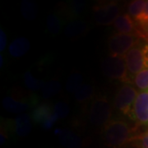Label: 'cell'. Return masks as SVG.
I'll list each match as a JSON object with an SVG mask.
<instances>
[{"instance_id":"52a82bcc","label":"cell","mask_w":148,"mask_h":148,"mask_svg":"<svg viewBox=\"0 0 148 148\" xmlns=\"http://www.w3.org/2000/svg\"><path fill=\"white\" fill-rule=\"evenodd\" d=\"M120 7L118 2H102L93 7L94 21L100 26L113 24L120 14Z\"/></svg>"},{"instance_id":"83f0119b","label":"cell","mask_w":148,"mask_h":148,"mask_svg":"<svg viewBox=\"0 0 148 148\" xmlns=\"http://www.w3.org/2000/svg\"><path fill=\"white\" fill-rule=\"evenodd\" d=\"M138 35L140 38H143L145 42L148 43V24L138 25Z\"/></svg>"},{"instance_id":"9a60e30c","label":"cell","mask_w":148,"mask_h":148,"mask_svg":"<svg viewBox=\"0 0 148 148\" xmlns=\"http://www.w3.org/2000/svg\"><path fill=\"white\" fill-rule=\"evenodd\" d=\"M31 49L29 40L24 36L14 39L8 46V53L12 58L23 57Z\"/></svg>"},{"instance_id":"7402d4cb","label":"cell","mask_w":148,"mask_h":148,"mask_svg":"<svg viewBox=\"0 0 148 148\" xmlns=\"http://www.w3.org/2000/svg\"><path fill=\"white\" fill-rule=\"evenodd\" d=\"M145 4H146L145 0H133L130 2L129 5L127 7V14L134 21H137L139 16L143 13Z\"/></svg>"},{"instance_id":"5bb4252c","label":"cell","mask_w":148,"mask_h":148,"mask_svg":"<svg viewBox=\"0 0 148 148\" xmlns=\"http://www.w3.org/2000/svg\"><path fill=\"white\" fill-rule=\"evenodd\" d=\"M86 7V3L84 1H79V0L69 1L68 3L62 4V8L60 10V12L64 15V17L72 21V20H75L84 12Z\"/></svg>"},{"instance_id":"7c38bea8","label":"cell","mask_w":148,"mask_h":148,"mask_svg":"<svg viewBox=\"0 0 148 148\" xmlns=\"http://www.w3.org/2000/svg\"><path fill=\"white\" fill-rule=\"evenodd\" d=\"M89 31V25L82 19L69 21L64 29V35L70 40H76Z\"/></svg>"},{"instance_id":"6da1fadb","label":"cell","mask_w":148,"mask_h":148,"mask_svg":"<svg viewBox=\"0 0 148 148\" xmlns=\"http://www.w3.org/2000/svg\"><path fill=\"white\" fill-rule=\"evenodd\" d=\"M138 126L132 127L123 120H110L102 128V138L107 147L123 148L129 146L138 133Z\"/></svg>"},{"instance_id":"277c9868","label":"cell","mask_w":148,"mask_h":148,"mask_svg":"<svg viewBox=\"0 0 148 148\" xmlns=\"http://www.w3.org/2000/svg\"><path fill=\"white\" fill-rule=\"evenodd\" d=\"M101 70L106 77L111 79L119 80L125 84H131L124 57L109 55L104 58L101 62Z\"/></svg>"},{"instance_id":"603a6c76","label":"cell","mask_w":148,"mask_h":148,"mask_svg":"<svg viewBox=\"0 0 148 148\" xmlns=\"http://www.w3.org/2000/svg\"><path fill=\"white\" fill-rule=\"evenodd\" d=\"M23 79H24V83L26 85V86L29 90H33V91L41 90L43 86L45 84V82H43L42 80L36 78L30 71H27L24 73Z\"/></svg>"},{"instance_id":"d4e9b609","label":"cell","mask_w":148,"mask_h":148,"mask_svg":"<svg viewBox=\"0 0 148 148\" xmlns=\"http://www.w3.org/2000/svg\"><path fill=\"white\" fill-rule=\"evenodd\" d=\"M70 107L65 101H59L55 102L53 106V112L59 119H64L69 115Z\"/></svg>"},{"instance_id":"9c48e42d","label":"cell","mask_w":148,"mask_h":148,"mask_svg":"<svg viewBox=\"0 0 148 148\" xmlns=\"http://www.w3.org/2000/svg\"><path fill=\"white\" fill-rule=\"evenodd\" d=\"M54 134L59 143L65 148H82L84 146V139L73 130L56 127L54 129Z\"/></svg>"},{"instance_id":"cb8c5ba5","label":"cell","mask_w":148,"mask_h":148,"mask_svg":"<svg viewBox=\"0 0 148 148\" xmlns=\"http://www.w3.org/2000/svg\"><path fill=\"white\" fill-rule=\"evenodd\" d=\"M136 88L141 91H148V69L138 73L132 81Z\"/></svg>"},{"instance_id":"7a4b0ae2","label":"cell","mask_w":148,"mask_h":148,"mask_svg":"<svg viewBox=\"0 0 148 148\" xmlns=\"http://www.w3.org/2000/svg\"><path fill=\"white\" fill-rule=\"evenodd\" d=\"M124 59L128 78L132 83L137 74L148 69V43L140 41L124 56Z\"/></svg>"},{"instance_id":"f546056e","label":"cell","mask_w":148,"mask_h":148,"mask_svg":"<svg viewBox=\"0 0 148 148\" xmlns=\"http://www.w3.org/2000/svg\"><path fill=\"white\" fill-rule=\"evenodd\" d=\"M8 139V132L5 127L1 126V133H0V143L1 145H3Z\"/></svg>"},{"instance_id":"5b68a950","label":"cell","mask_w":148,"mask_h":148,"mask_svg":"<svg viewBox=\"0 0 148 148\" xmlns=\"http://www.w3.org/2000/svg\"><path fill=\"white\" fill-rule=\"evenodd\" d=\"M138 90L132 84H123L119 90L114 101V107L124 116L131 119L133 105L138 95Z\"/></svg>"},{"instance_id":"30bf717a","label":"cell","mask_w":148,"mask_h":148,"mask_svg":"<svg viewBox=\"0 0 148 148\" xmlns=\"http://www.w3.org/2000/svg\"><path fill=\"white\" fill-rule=\"evenodd\" d=\"M37 99L32 98L30 100H16L12 95H6L3 100V106L9 113L12 114H24L32 106L37 105Z\"/></svg>"},{"instance_id":"d6986e66","label":"cell","mask_w":148,"mask_h":148,"mask_svg":"<svg viewBox=\"0 0 148 148\" xmlns=\"http://www.w3.org/2000/svg\"><path fill=\"white\" fill-rule=\"evenodd\" d=\"M94 87L89 83H83L74 93V98L78 103H84L90 100L94 95Z\"/></svg>"},{"instance_id":"4316f807","label":"cell","mask_w":148,"mask_h":148,"mask_svg":"<svg viewBox=\"0 0 148 148\" xmlns=\"http://www.w3.org/2000/svg\"><path fill=\"white\" fill-rule=\"evenodd\" d=\"M136 23L138 25H145L148 24V1H146V4L144 7L143 13L141 14V16H139Z\"/></svg>"},{"instance_id":"4dcf8cb0","label":"cell","mask_w":148,"mask_h":148,"mask_svg":"<svg viewBox=\"0 0 148 148\" xmlns=\"http://www.w3.org/2000/svg\"><path fill=\"white\" fill-rule=\"evenodd\" d=\"M3 56L1 55L0 56V66H1V68L3 67Z\"/></svg>"},{"instance_id":"3957f363","label":"cell","mask_w":148,"mask_h":148,"mask_svg":"<svg viewBox=\"0 0 148 148\" xmlns=\"http://www.w3.org/2000/svg\"><path fill=\"white\" fill-rule=\"evenodd\" d=\"M113 106L108 97L100 95L95 97L90 102L88 119L91 125L104 127L110 121Z\"/></svg>"},{"instance_id":"8fae6325","label":"cell","mask_w":148,"mask_h":148,"mask_svg":"<svg viewBox=\"0 0 148 148\" xmlns=\"http://www.w3.org/2000/svg\"><path fill=\"white\" fill-rule=\"evenodd\" d=\"M118 33L138 36V25L127 13L120 14L113 23Z\"/></svg>"},{"instance_id":"ac0fdd59","label":"cell","mask_w":148,"mask_h":148,"mask_svg":"<svg viewBox=\"0 0 148 148\" xmlns=\"http://www.w3.org/2000/svg\"><path fill=\"white\" fill-rule=\"evenodd\" d=\"M63 16H60L56 13H52L48 16L46 19V27L48 32L51 35H58L61 32L64 25Z\"/></svg>"},{"instance_id":"484cf974","label":"cell","mask_w":148,"mask_h":148,"mask_svg":"<svg viewBox=\"0 0 148 148\" xmlns=\"http://www.w3.org/2000/svg\"><path fill=\"white\" fill-rule=\"evenodd\" d=\"M129 146L132 148H148V129L133 138Z\"/></svg>"},{"instance_id":"e0dca14e","label":"cell","mask_w":148,"mask_h":148,"mask_svg":"<svg viewBox=\"0 0 148 148\" xmlns=\"http://www.w3.org/2000/svg\"><path fill=\"white\" fill-rule=\"evenodd\" d=\"M62 90V84L56 80L45 82L41 89V95L44 100H49L58 95Z\"/></svg>"},{"instance_id":"ffe728a7","label":"cell","mask_w":148,"mask_h":148,"mask_svg":"<svg viewBox=\"0 0 148 148\" xmlns=\"http://www.w3.org/2000/svg\"><path fill=\"white\" fill-rule=\"evenodd\" d=\"M21 12L22 16L27 21H34L38 16L36 5L31 0L21 1Z\"/></svg>"},{"instance_id":"f1b7e54d","label":"cell","mask_w":148,"mask_h":148,"mask_svg":"<svg viewBox=\"0 0 148 148\" xmlns=\"http://www.w3.org/2000/svg\"><path fill=\"white\" fill-rule=\"evenodd\" d=\"M7 41H8L7 34H6L5 32L3 29H1L0 30V51L1 52L5 50Z\"/></svg>"},{"instance_id":"8992f818","label":"cell","mask_w":148,"mask_h":148,"mask_svg":"<svg viewBox=\"0 0 148 148\" xmlns=\"http://www.w3.org/2000/svg\"><path fill=\"white\" fill-rule=\"evenodd\" d=\"M141 41V38L134 35L116 33L109 38L108 48L110 55L124 57L132 48Z\"/></svg>"},{"instance_id":"4fadbf2b","label":"cell","mask_w":148,"mask_h":148,"mask_svg":"<svg viewBox=\"0 0 148 148\" xmlns=\"http://www.w3.org/2000/svg\"><path fill=\"white\" fill-rule=\"evenodd\" d=\"M32 116L27 113L19 114L12 122L13 131L16 136L20 138H25L32 131Z\"/></svg>"},{"instance_id":"2e32d148","label":"cell","mask_w":148,"mask_h":148,"mask_svg":"<svg viewBox=\"0 0 148 148\" xmlns=\"http://www.w3.org/2000/svg\"><path fill=\"white\" fill-rule=\"evenodd\" d=\"M53 106L49 102H44L35 107L32 111V119L37 124L42 125L53 114Z\"/></svg>"},{"instance_id":"44dd1931","label":"cell","mask_w":148,"mask_h":148,"mask_svg":"<svg viewBox=\"0 0 148 148\" xmlns=\"http://www.w3.org/2000/svg\"><path fill=\"white\" fill-rule=\"evenodd\" d=\"M83 83V76L78 72H73L67 80L65 88L68 92L74 94Z\"/></svg>"},{"instance_id":"ba28073f","label":"cell","mask_w":148,"mask_h":148,"mask_svg":"<svg viewBox=\"0 0 148 148\" xmlns=\"http://www.w3.org/2000/svg\"><path fill=\"white\" fill-rule=\"evenodd\" d=\"M131 119L137 126H148V91H140L133 105Z\"/></svg>"}]
</instances>
